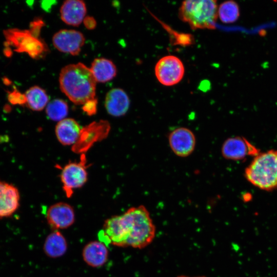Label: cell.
<instances>
[{
  "label": "cell",
  "mask_w": 277,
  "mask_h": 277,
  "mask_svg": "<svg viewBox=\"0 0 277 277\" xmlns=\"http://www.w3.org/2000/svg\"><path fill=\"white\" fill-rule=\"evenodd\" d=\"M102 232L113 246L141 249L153 241L156 229L147 209L140 205L106 220Z\"/></svg>",
  "instance_id": "cell-1"
},
{
  "label": "cell",
  "mask_w": 277,
  "mask_h": 277,
  "mask_svg": "<svg viewBox=\"0 0 277 277\" xmlns=\"http://www.w3.org/2000/svg\"><path fill=\"white\" fill-rule=\"evenodd\" d=\"M59 82L62 91L76 105L95 98L96 82L90 68L81 63L65 66Z\"/></svg>",
  "instance_id": "cell-2"
},
{
  "label": "cell",
  "mask_w": 277,
  "mask_h": 277,
  "mask_svg": "<svg viewBox=\"0 0 277 277\" xmlns=\"http://www.w3.org/2000/svg\"><path fill=\"white\" fill-rule=\"evenodd\" d=\"M245 176L260 189H277V150H269L256 155L246 168Z\"/></svg>",
  "instance_id": "cell-3"
},
{
  "label": "cell",
  "mask_w": 277,
  "mask_h": 277,
  "mask_svg": "<svg viewBox=\"0 0 277 277\" xmlns=\"http://www.w3.org/2000/svg\"><path fill=\"white\" fill-rule=\"evenodd\" d=\"M217 11L216 1L189 0L182 2L179 16L192 29H213L218 16Z\"/></svg>",
  "instance_id": "cell-4"
},
{
  "label": "cell",
  "mask_w": 277,
  "mask_h": 277,
  "mask_svg": "<svg viewBox=\"0 0 277 277\" xmlns=\"http://www.w3.org/2000/svg\"><path fill=\"white\" fill-rule=\"evenodd\" d=\"M6 43L12 46L14 51L25 52L33 58H37L46 51L44 42L32 35L29 30L8 29L3 32Z\"/></svg>",
  "instance_id": "cell-5"
},
{
  "label": "cell",
  "mask_w": 277,
  "mask_h": 277,
  "mask_svg": "<svg viewBox=\"0 0 277 277\" xmlns=\"http://www.w3.org/2000/svg\"><path fill=\"white\" fill-rule=\"evenodd\" d=\"M154 72L159 82L166 86H172L179 83L185 73L182 61L174 55H167L156 63Z\"/></svg>",
  "instance_id": "cell-6"
},
{
  "label": "cell",
  "mask_w": 277,
  "mask_h": 277,
  "mask_svg": "<svg viewBox=\"0 0 277 277\" xmlns=\"http://www.w3.org/2000/svg\"><path fill=\"white\" fill-rule=\"evenodd\" d=\"M86 159L83 155L79 162H71L62 169L61 179L63 190L67 196H72L73 190L83 186L87 180Z\"/></svg>",
  "instance_id": "cell-7"
},
{
  "label": "cell",
  "mask_w": 277,
  "mask_h": 277,
  "mask_svg": "<svg viewBox=\"0 0 277 277\" xmlns=\"http://www.w3.org/2000/svg\"><path fill=\"white\" fill-rule=\"evenodd\" d=\"M168 141L172 151L177 156L185 157L194 150L196 138L189 128L180 127L174 129L168 135Z\"/></svg>",
  "instance_id": "cell-8"
},
{
  "label": "cell",
  "mask_w": 277,
  "mask_h": 277,
  "mask_svg": "<svg viewBox=\"0 0 277 277\" xmlns=\"http://www.w3.org/2000/svg\"><path fill=\"white\" fill-rule=\"evenodd\" d=\"M222 156L226 159L239 161L248 156H256L260 153L258 149L244 137H231L226 139L221 147Z\"/></svg>",
  "instance_id": "cell-9"
},
{
  "label": "cell",
  "mask_w": 277,
  "mask_h": 277,
  "mask_svg": "<svg viewBox=\"0 0 277 277\" xmlns=\"http://www.w3.org/2000/svg\"><path fill=\"white\" fill-rule=\"evenodd\" d=\"M47 221L53 230L67 229L75 222L73 208L64 202L56 203L50 206L46 213Z\"/></svg>",
  "instance_id": "cell-10"
},
{
  "label": "cell",
  "mask_w": 277,
  "mask_h": 277,
  "mask_svg": "<svg viewBox=\"0 0 277 277\" xmlns=\"http://www.w3.org/2000/svg\"><path fill=\"white\" fill-rule=\"evenodd\" d=\"M52 42L60 51L77 55L85 43V37L80 31L63 29L54 34Z\"/></svg>",
  "instance_id": "cell-11"
},
{
  "label": "cell",
  "mask_w": 277,
  "mask_h": 277,
  "mask_svg": "<svg viewBox=\"0 0 277 277\" xmlns=\"http://www.w3.org/2000/svg\"><path fill=\"white\" fill-rule=\"evenodd\" d=\"M19 200L17 188L0 180V218L12 215L19 206Z\"/></svg>",
  "instance_id": "cell-12"
},
{
  "label": "cell",
  "mask_w": 277,
  "mask_h": 277,
  "mask_svg": "<svg viewBox=\"0 0 277 277\" xmlns=\"http://www.w3.org/2000/svg\"><path fill=\"white\" fill-rule=\"evenodd\" d=\"M85 263L93 268L103 266L108 261L109 250L106 244L100 241H93L86 244L82 252Z\"/></svg>",
  "instance_id": "cell-13"
},
{
  "label": "cell",
  "mask_w": 277,
  "mask_h": 277,
  "mask_svg": "<svg viewBox=\"0 0 277 277\" xmlns=\"http://www.w3.org/2000/svg\"><path fill=\"white\" fill-rule=\"evenodd\" d=\"M105 106L108 113L114 116L125 115L129 109L130 100L122 89L110 90L105 97Z\"/></svg>",
  "instance_id": "cell-14"
},
{
  "label": "cell",
  "mask_w": 277,
  "mask_h": 277,
  "mask_svg": "<svg viewBox=\"0 0 277 277\" xmlns=\"http://www.w3.org/2000/svg\"><path fill=\"white\" fill-rule=\"evenodd\" d=\"M60 13L61 19L64 23L78 26L86 17V6L82 1L68 0L61 6Z\"/></svg>",
  "instance_id": "cell-15"
},
{
  "label": "cell",
  "mask_w": 277,
  "mask_h": 277,
  "mask_svg": "<svg viewBox=\"0 0 277 277\" xmlns=\"http://www.w3.org/2000/svg\"><path fill=\"white\" fill-rule=\"evenodd\" d=\"M82 131L79 124L73 118H65L55 127V134L58 141L64 145H72L78 140Z\"/></svg>",
  "instance_id": "cell-16"
},
{
  "label": "cell",
  "mask_w": 277,
  "mask_h": 277,
  "mask_svg": "<svg viewBox=\"0 0 277 277\" xmlns=\"http://www.w3.org/2000/svg\"><path fill=\"white\" fill-rule=\"evenodd\" d=\"M68 249L67 241L60 230H53L46 237L43 250L49 258L56 259L64 255Z\"/></svg>",
  "instance_id": "cell-17"
},
{
  "label": "cell",
  "mask_w": 277,
  "mask_h": 277,
  "mask_svg": "<svg viewBox=\"0 0 277 277\" xmlns=\"http://www.w3.org/2000/svg\"><path fill=\"white\" fill-rule=\"evenodd\" d=\"M96 82L105 83L113 78L116 68L110 60L104 58H95L90 68Z\"/></svg>",
  "instance_id": "cell-18"
},
{
  "label": "cell",
  "mask_w": 277,
  "mask_h": 277,
  "mask_svg": "<svg viewBox=\"0 0 277 277\" xmlns=\"http://www.w3.org/2000/svg\"><path fill=\"white\" fill-rule=\"evenodd\" d=\"M28 107L33 111H41L48 104L49 98L46 91L41 87H30L25 93Z\"/></svg>",
  "instance_id": "cell-19"
},
{
  "label": "cell",
  "mask_w": 277,
  "mask_h": 277,
  "mask_svg": "<svg viewBox=\"0 0 277 277\" xmlns=\"http://www.w3.org/2000/svg\"><path fill=\"white\" fill-rule=\"evenodd\" d=\"M220 19L224 23L229 24L235 22L240 16V9L238 4L233 1L222 3L217 11Z\"/></svg>",
  "instance_id": "cell-20"
},
{
  "label": "cell",
  "mask_w": 277,
  "mask_h": 277,
  "mask_svg": "<svg viewBox=\"0 0 277 277\" xmlns=\"http://www.w3.org/2000/svg\"><path fill=\"white\" fill-rule=\"evenodd\" d=\"M47 116L52 120L61 121L65 118L68 112L67 103L61 99H55L48 103L46 107Z\"/></svg>",
  "instance_id": "cell-21"
},
{
  "label": "cell",
  "mask_w": 277,
  "mask_h": 277,
  "mask_svg": "<svg viewBox=\"0 0 277 277\" xmlns=\"http://www.w3.org/2000/svg\"><path fill=\"white\" fill-rule=\"evenodd\" d=\"M8 100L12 105H22L26 104V97L25 94L22 93L16 88L8 92Z\"/></svg>",
  "instance_id": "cell-22"
},
{
  "label": "cell",
  "mask_w": 277,
  "mask_h": 277,
  "mask_svg": "<svg viewBox=\"0 0 277 277\" xmlns=\"http://www.w3.org/2000/svg\"><path fill=\"white\" fill-rule=\"evenodd\" d=\"M44 22L40 19H36L30 23L29 31L33 36L39 38V35Z\"/></svg>",
  "instance_id": "cell-23"
},
{
  "label": "cell",
  "mask_w": 277,
  "mask_h": 277,
  "mask_svg": "<svg viewBox=\"0 0 277 277\" xmlns=\"http://www.w3.org/2000/svg\"><path fill=\"white\" fill-rule=\"evenodd\" d=\"M97 99L94 98L86 102L83 107V110L89 115L95 114L97 110Z\"/></svg>",
  "instance_id": "cell-24"
},
{
  "label": "cell",
  "mask_w": 277,
  "mask_h": 277,
  "mask_svg": "<svg viewBox=\"0 0 277 277\" xmlns=\"http://www.w3.org/2000/svg\"><path fill=\"white\" fill-rule=\"evenodd\" d=\"M84 24L85 26L88 29H93L96 25L95 19L92 16H86L84 19Z\"/></svg>",
  "instance_id": "cell-25"
},
{
  "label": "cell",
  "mask_w": 277,
  "mask_h": 277,
  "mask_svg": "<svg viewBox=\"0 0 277 277\" xmlns=\"http://www.w3.org/2000/svg\"><path fill=\"white\" fill-rule=\"evenodd\" d=\"M5 47L4 50V53L7 57H10L12 54V50L8 45L6 43L5 45Z\"/></svg>",
  "instance_id": "cell-26"
},
{
  "label": "cell",
  "mask_w": 277,
  "mask_h": 277,
  "mask_svg": "<svg viewBox=\"0 0 277 277\" xmlns=\"http://www.w3.org/2000/svg\"><path fill=\"white\" fill-rule=\"evenodd\" d=\"M3 82H4V83H5V84L7 85H9L10 84V81L8 78H4Z\"/></svg>",
  "instance_id": "cell-27"
},
{
  "label": "cell",
  "mask_w": 277,
  "mask_h": 277,
  "mask_svg": "<svg viewBox=\"0 0 277 277\" xmlns=\"http://www.w3.org/2000/svg\"><path fill=\"white\" fill-rule=\"evenodd\" d=\"M177 277H206V276H187V275H181L178 276Z\"/></svg>",
  "instance_id": "cell-28"
}]
</instances>
